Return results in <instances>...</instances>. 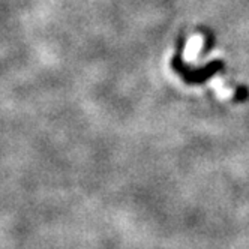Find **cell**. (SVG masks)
Instances as JSON below:
<instances>
[{
    "mask_svg": "<svg viewBox=\"0 0 249 249\" xmlns=\"http://www.w3.org/2000/svg\"><path fill=\"white\" fill-rule=\"evenodd\" d=\"M201 38L200 36H194L191 41H189V44H188V47H186V50H185V57H186V60L188 62H192V60H195V56L198 54V51L201 50Z\"/></svg>",
    "mask_w": 249,
    "mask_h": 249,
    "instance_id": "obj_1",
    "label": "cell"
}]
</instances>
